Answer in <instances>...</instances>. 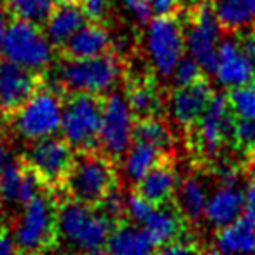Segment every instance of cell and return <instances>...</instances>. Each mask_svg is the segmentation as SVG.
Returning <instances> with one entry per match:
<instances>
[{
    "label": "cell",
    "mask_w": 255,
    "mask_h": 255,
    "mask_svg": "<svg viewBox=\"0 0 255 255\" xmlns=\"http://www.w3.org/2000/svg\"><path fill=\"white\" fill-rule=\"evenodd\" d=\"M117 187V163L96 149L75 152L74 164L61 191L65 192V198L72 201H77L89 208H100L107 196Z\"/></svg>",
    "instance_id": "obj_1"
},
{
    "label": "cell",
    "mask_w": 255,
    "mask_h": 255,
    "mask_svg": "<svg viewBox=\"0 0 255 255\" xmlns=\"http://www.w3.org/2000/svg\"><path fill=\"white\" fill-rule=\"evenodd\" d=\"M133 142L147 143L164 156L175 154V135L164 117H147L135 119L133 126Z\"/></svg>",
    "instance_id": "obj_26"
},
{
    "label": "cell",
    "mask_w": 255,
    "mask_h": 255,
    "mask_svg": "<svg viewBox=\"0 0 255 255\" xmlns=\"http://www.w3.org/2000/svg\"><path fill=\"white\" fill-rule=\"evenodd\" d=\"M152 210H154V205H150L149 201L140 198L135 191L126 194V220L128 222H133V224H136V226H143V222L149 219Z\"/></svg>",
    "instance_id": "obj_33"
},
{
    "label": "cell",
    "mask_w": 255,
    "mask_h": 255,
    "mask_svg": "<svg viewBox=\"0 0 255 255\" xmlns=\"http://www.w3.org/2000/svg\"><path fill=\"white\" fill-rule=\"evenodd\" d=\"M234 40H236L240 51L245 54L248 61H250L252 68L255 72V30H248V32L238 33V35H233Z\"/></svg>",
    "instance_id": "obj_38"
},
{
    "label": "cell",
    "mask_w": 255,
    "mask_h": 255,
    "mask_svg": "<svg viewBox=\"0 0 255 255\" xmlns=\"http://www.w3.org/2000/svg\"><path fill=\"white\" fill-rule=\"evenodd\" d=\"M124 98L135 119L163 117L166 107V93L159 86L152 72L124 70Z\"/></svg>",
    "instance_id": "obj_13"
},
{
    "label": "cell",
    "mask_w": 255,
    "mask_h": 255,
    "mask_svg": "<svg viewBox=\"0 0 255 255\" xmlns=\"http://www.w3.org/2000/svg\"><path fill=\"white\" fill-rule=\"evenodd\" d=\"M243 166V177H247L248 180H252V184H255V150H252L241 163Z\"/></svg>",
    "instance_id": "obj_41"
},
{
    "label": "cell",
    "mask_w": 255,
    "mask_h": 255,
    "mask_svg": "<svg viewBox=\"0 0 255 255\" xmlns=\"http://www.w3.org/2000/svg\"><path fill=\"white\" fill-rule=\"evenodd\" d=\"M105 96L67 93L63 98L61 133L75 152L100 149V129Z\"/></svg>",
    "instance_id": "obj_5"
},
{
    "label": "cell",
    "mask_w": 255,
    "mask_h": 255,
    "mask_svg": "<svg viewBox=\"0 0 255 255\" xmlns=\"http://www.w3.org/2000/svg\"><path fill=\"white\" fill-rule=\"evenodd\" d=\"M81 7L89 23L103 25V21L109 18V9H110L109 0H82Z\"/></svg>",
    "instance_id": "obj_35"
},
{
    "label": "cell",
    "mask_w": 255,
    "mask_h": 255,
    "mask_svg": "<svg viewBox=\"0 0 255 255\" xmlns=\"http://www.w3.org/2000/svg\"><path fill=\"white\" fill-rule=\"evenodd\" d=\"M236 116L231 112L226 95L215 93L203 117L189 129L187 147L199 168L210 170L224 156L226 147L233 149Z\"/></svg>",
    "instance_id": "obj_2"
},
{
    "label": "cell",
    "mask_w": 255,
    "mask_h": 255,
    "mask_svg": "<svg viewBox=\"0 0 255 255\" xmlns=\"http://www.w3.org/2000/svg\"><path fill=\"white\" fill-rule=\"evenodd\" d=\"M217 250L224 255H250L255 252V229L245 219L217 231Z\"/></svg>",
    "instance_id": "obj_27"
},
{
    "label": "cell",
    "mask_w": 255,
    "mask_h": 255,
    "mask_svg": "<svg viewBox=\"0 0 255 255\" xmlns=\"http://www.w3.org/2000/svg\"><path fill=\"white\" fill-rule=\"evenodd\" d=\"M7 16H9V12L5 11L4 4H0V56H2V54H4L5 33H7V26H9Z\"/></svg>",
    "instance_id": "obj_42"
},
{
    "label": "cell",
    "mask_w": 255,
    "mask_h": 255,
    "mask_svg": "<svg viewBox=\"0 0 255 255\" xmlns=\"http://www.w3.org/2000/svg\"><path fill=\"white\" fill-rule=\"evenodd\" d=\"M210 4L226 35L255 30V0H210Z\"/></svg>",
    "instance_id": "obj_21"
},
{
    "label": "cell",
    "mask_w": 255,
    "mask_h": 255,
    "mask_svg": "<svg viewBox=\"0 0 255 255\" xmlns=\"http://www.w3.org/2000/svg\"><path fill=\"white\" fill-rule=\"evenodd\" d=\"M23 182V163L14 159L0 168V199L5 205L19 203V191Z\"/></svg>",
    "instance_id": "obj_29"
},
{
    "label": "cell",
    "mask_w": 255,
    "mask_h": 255,
    "mask_svg": "<svg viewBox=\"0 0 255 255\" xmlns=\"http://www.w3.org/2000/svg\"><path fill=\"white\" fill-rule=\"evenodd\" d=\"M42 86V74L0 58V116L9 121Z\"/></svg>",
    "instance_id": "obj_12"
},
{
    "label": "cell",
    "mask_w": 255,
    "mask_h": 255,
    "mask_svg": "<svg viewBox=\"0 0 255 255\" xmlns=\"http://www.w3.org/2000/svg\"><path fill=\"white\" fill-rule=\"evenodd\" d=\"M203 255H224V254L220 250H217V248H206Z\"/></svg>",
    "instance_id": "obj_44"
},
{
    "label": "cell",
    "mask_w": 255,
    "mask_h": 255,
    "mask_svg": "<svg viewBox=\"0 0 255 255\" xmlns=\"http://www.w3.org/2000/svg\"><path fill=\"white\" fill-rule=\"evenodd\" d=\"M171 77H173L175 88H185V86H191V84H194V82L205 79L206 75H205V72L201 70V67L198 65V61H196L191 54H185L180 63L177 65V68H175Z\"/></svg>",
    "instance_id": "obj_32"
},
{
    "label": "cell",
    "mask_w": 255,
    "mask_h": 255,
    "mask_svg": "<svg viewBox=\"0 0 255 255\" xmlns=\"http://www.w3.org/2000/svg\"><path fill=\"white\" fill-rule=\"evenodd\" d=\"M86 255H110V254H109V252L98 250V252H91V254H86Z\"/></svg>",
    "instance_id": "obj_45"
},
{
    "label": "cell",
    "mask_w": 255,
    "mask_h": 255,
    "mask_svg": "<svg viewBox=\"0 0 255 255\" xmlns=\"http://www.w3.org/2000/svg\"><path fill=\"white\" fill-rule=\"evenodd\" d=\"M2 4L12 19H23L42 28L56 7V0H4Z\"/></svg>",
    "instance_id": "obj_28"
},
{
    "label": "cell",
    "mask_w": 255,
    "mask_h": 255,
    "mask_svg": "<svg viewBox=\"0 0 255 255\" xmlns=\"http://www.w3.org/2000/svg\"><path fill=\"white\" fill-rule=\"evenodd\" d=\"M182 23L189 54L198 61L205 75H215L222 30L217 23L210 0L194 2Z\"/></svg>",
    "instance_id": "obj_8"
},
{
    "label": "cell",
    "mask_w": 255,
    "mask_h": 255,
    "mask_svg": "<svg viewBox=\"0 0 255 255\" xmlns=\"http://www.w3.org/2000/svg\"><path fill=\"white\" fill-rule=\"evenodd\" d=\"M88 23L89 21L82 11L81 4H77V2L56 4L49 19L44 25V35L47 37L51 46L60 49L70 37H74Z\"/></svg>",
    "instance_id": "obj_20"
},
{
    "label": "cell",
    "mask_w": 255,
    "mask_h": 255,
    "mask_svg": "<svg viewBox=\"0 0 255 255\" xmlns=\"http://www.w3.org/2000/svg\"><path fill=\"white\" fill-rule=\"evenodd\" d=\"M233 150L243 159L255 150V119H238L233 136Z\"/></svg>",
    "instance_id": "obj_31"
},
{
    "label": "cell",
    "mask_w": 255,
    "mask_h": 255,
    "mask_svg": "<svg viewBox=\"0 0 255 255\" xmlns=\"http://www.w3.org/2000/svg\"><path fill=\"white\" fill-rule=\"evenodd\" d=\"M124 7H126L128 14L131 16L136 21V25L140 26H147L152 21V11H150L149 5L143 2V0H123Z\"/></svg>",
    "instance_id": "obj_36"
},
{
    "label": "cell",
    "mask_w": 255,
    "mask_h": 255,
    "mask_svg": "<svg viewBox=\"0 0 255 255\" xmlns=\"http://www.w3.org/2000/svg\"><path fill=\"white\" fill-rule=\"evenodd\" d=\"M226 98L236 119H255V82L229 89Z\"/></svg>",
    "instance_id": "obj_30"
},
{
    "label": "cell",
    "mask_w": 255,
    "mask_h": 255,
    "mask_svg": "<svg viewBox=\"0 0 255 255\" xmlns=\"http://www.w3.org/2000/svg\"><path fill=\"white\" fill-rule=\"evenodd\" d=\"M156 245L149 234L133 222L116 224L107 241V252L110 255H154Z\"/></svg>",
    "instance_id": "obj_23"
},
{
    "label": "cell",
    "mask_w": 255,
    "mask_h": 255,
    "mask_svg": "<svg viewBox=\"0 0 255 255\" xmlns=\"http://www.w3.org/2000/svg\"><path fill=\"white\" fill-rule=\"evenodd\" d=\"M96 210L98 208H89V206L72 201L68 198L58 199V240L77 248L86 229L95 219Z\"/></svg>",
    "instance_id": "obj_19"
},
{
    "label": "cell",
    "mask_w": 255,
    "mask_h": 255,
    "mask_svg": "<svg viewBox=\"0 0 255 255\" xmlns=\"http://www.w3.org/2000/svg\"><path fill=\"white\" fill-rule=\"evenodd\" d=\"M114 39L109 28L98 23H88L58 49L61 60H91L114 53Z\"/></svg>",
    "instance_id": "obj_16"
},
{
    "label": "cell",
    "mask_w": 255,
    "mask_h": 255,
    "mask_svg": "<svg viewBox=\"0 0 255 255\" xmlns=\"http://www.w3.org/2000/svg\"><path fill=\"white\" fill-rule=\"evenodd\" d=\"M178 175L175 168V156H168L152 168L133 191L154 206H163L173 201Z\"/></svg>",
    "instance_id": "obj_17"
},
{
    "label": "cell",
    "mask_w": 255,
    "mask_h": 255,
    "mask_svg": "<svg viewBox=\"0 0 255 255\" xmlns=\"http://www.w3.org/2000/svg\"><path fill=\"white\" fill-rule=\"evenodd\" d=\"M143 2L149 5L156 18H161V16H178V11H180L182 5V0H143Z\"/></svg>",
    "instance_id": "obj_37"
},
{
    "label": "cell",
    "mask_w": 255,
    "mask_h": 255,
    "mask_svg": "<svg viewBox=\"0 0 255 255\" xmlns=\"http://www.w3.org/2000/svg\"><path fill=\"white\" fill-rule=\"evenodd\" d=\"M163 152H159L154 147L147 145V143L133 142L126 156L123 157V164H121V177L128 182L129 185L135 187L156 164H159L164 159Z\"/></svg>",
    "instance_id": "obj_25"
},
{
    "label": "cell",
    "mask_w": 255,
    "mask_h": 255,
    "mask_svg": "<svg viewBox=\"0 0 255 255\" xmlns=\"http://www.w3.org/2000/svg\"><path fill=\"white\" fill-rule=\"evenodd\" d=\"M65 95L67 93H63L56 86L44 84L9 119L16 135L28 140L30 143L54 136V133L61 129Z\"/></svg>",
    "instance_id": "obj_6"
},
{
    "label": "cell",
    "mask_w": 255,
    "mask_h": 255,
    "mask_svg": "<svg viewBox=\"0 0 255 255\" xmlns=\"http://www.w3.org/2000/svg\"><path fill=\"white\" fill-rule=\"evenodd\" d=\"M0 255H19L12 231H9L7 227L0 231Z\"/></svg>",
    "instance_id": "obj_40"
},
{
    "label": "cell",
    "mask_w": 255,
    "mask_h": 255,
    "mask_svg": "<svg viewBox=\"0 0 255 255\" xmlns=\"http://www.w3.org/2000/svg\"><path fill=\"white\" fill-rule=\"evenodd\" d=\"M215 77L219 84L226 89L241 88L255 82L254 68L240 51L233 35H226L220 40Z\"/></svg>",
    "instance_id": "obj_15"
},
{
    "label": "cell",
    "mask_w": 255,
    "mask_h": 255,
    "mask_svg": "<svg viewBox=\"0 0 255 255\" xmlns=\"http://www.w3.org/2000/svg\"><path fill=\"white\" fill-rule=\"evenodd\" d=\"M184 23L178 16L154 18L143 33V54L154 75L170 77L185 56Z\"/></svg>",
    "instance_id": "obj_7"
},
{
    "label": "cell",
    "mask_w": 255,
    "mask_h": 255,
    "mask_svg": "<svg viewBox=\"0 0 255 255\" xmlns=\"http://www.w3.org/2000/svg\"><path fill=\"white\" fill-rule=\"evenodd\" d=\"M189 227L191 226L182 217L173 201L163 206H154L149 219L143 222V231L149 234L156 248L185 240L189 234Z\"/></svg>",
    "instance_id": "obj_18"
},
{
    "label": "cell",
    "mask_w": 255,
    "mask_h": 255,
    "mask_svg": "<svg viewBox=\"0 0 255 255\" xmlns=\"http://www.w3.org/2000/svg\"><path fill=\"white\" fill-rule=\"evenodd\" d=\"M215 91L212 89L208 77L185 88H175L168 95L170 116L173 123L185 133L198 123L212 103Z\"/></svg>",
    "instance_id": "obj_14"
},
{
    "label": "cell",
    "mask_w": 255,
    "mask_h": 255,
    "mask_svg": "<svg viewBox=\"0 0 255 255\" xmlns=\"http://www.w3.org/2000/svg\"><path fill=\"white\" fill-rule=\"evenodd\" d=\"M124 61L117 53L91 60H61L58 65L56 88L63 93H86L103 96L124 77Z\"/></svg>",
    "instance_id": "obj_4"
},
{
    "label": "cell",
    "mask_w": 255,
    "mask_h": 255,
    "mask_svg": "<svg viewBox=\"0 0 255 255\" xmlns=\"http://www.w3.org/2000/svg\"><path fill=\"white\" fill-rule=\"evenodd\" d=\"M243 219L255 229V184H250L245 192Z\"/></svg>",
    "instance_id": "obj_39"
},
{
    "label": "cell",
    "mask_w": 255,
    "mask_h": 255,
    "mask_svg": "<svg viewBox=\"0 0 255 255\" xmlns=\"http://www.w3.org/2000/svg\"><path fill=\"white\" fill-rule=\"evenodd\" d=\"M203 254L205 252L201 250L198 241L185 238V240L175 241V243H170L166 247L157 248L154 255H203Z\"/></svg>",
    "instance_id": "obj_34"
},
{
    "label": "cell",
    "mask_w": 255,
    "mask_h": 255,
    "mask_svg": "<svg viewBox=\"0 0 255 255\" xmlns=\"http://www.w3.org/2000/svg\"><path fill=\"white\" fill-rule=\"evenodd\" d=\"M4 229V203L0 199V231Z\"/></svg>",
    "instance_id": "obj_43"
},
{
    "label": "cell",
    "mask_w": 255,
    "mask_h": 255,
    "mask_svg": "<svg viewBox=\"0 0 255 255\" xmlns=\"http://www.w3.org/2000/svg\"><path fill=\"white\" fill-rule=\"evenodd\" d=\"M133 126L135 117L128 107L126 98L117 91L109 93L103 100L100 150L116 163L121 161L133 143Z\"/></svg>",
    "instance_id": "obj_11"
},
{
    "label": "cell",
    "mask_w": 255,
    "mask_h": 255,
    "mask_svg": "<svg viewBox=\"0 0 255 255\" xmlns=\"http://www.w3.org/2000/svg\"><path fill=\"white\" fill-rule=\"evenodd\" d=\"M206 201L208 199L205 194V185L199 180L198 171H192L178 178L173 203L191 227H196L205 217Z\"/></svg>",
    "instance_id": "obj_22"
},
{
    "label": "cell",
    "mask_w": 255,
    "mask_h": 255,
    "mask_svg": "<svg viewBox=\"0 0 255 255\" xmlns=\"http://www.w3.org/2000/svg\"><path fill=\"white\" fill-rule=\"evenodd\" d=\"M19 159L39 177L47 191L58 192L63 189L68 171L74 164L75 150L63 136H49L30 143Z\"/></svg>",
    "instance_id": "obj_9"
},
{
    "label": "cell",
    "mask_w": 255,
    "mask_h": 255,
    "mask_svg": "<svg viewBox=\"0 0 255 255\" xmlns=\"http://www.w3.org/2000/svg\"><path fill=\"white\" fill-rule=\"evenodd\" d=\"M245 196L236 187H219L206 201L205 219L217 229H222L236 220L243 213Z\"/></svg>",
    "instance_id": "obj_24"
},
{
    "label": "cell",
    "mask_w": 255,
    "mask_h": 255,
    "mask_svg": "<svg viewBox=\"0 0 255 255\" xmlns=\"http://www.w3.org/2000/svg\"><path fill=\"white\" fill-rule=\"evenodd\" d=\"M4 58L30 72L42 74L53 63L54 47L40 26L23 19H12L5 33Z\"/></svg>",
    "instance_id": "obj_10"
},
{
    "label": "cell",
    "mask_w": 255,
    "mask_h": 255,
    "mask_svg": "<svg viewBox=\"0 0 255 255\" xmlns=\"http://www.w3.org/2000/svg\"><path fill=\"white\" fill-rule=\"evenodd\" d=\"M58 194L42 191L21 208L12 226L19 254L40 255L58 241Z\"/></svg>",
    "instance_id": "obj_3"
}]
</instances>
